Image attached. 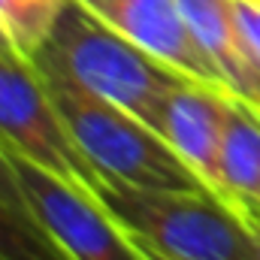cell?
Wrapping results in <instances>:
<instances>
[{"mask_svg":"<svg viewBox=\"0 0 260 260\" xmlns=\"http://www.w3.org/2000/svg\"><path fill=\"white\" fill-rule=\"evenodd\" d=\"M34 64L70 76L76 85L127 109L151 130L164 97L182 79H191L103 24L79 0L64 3L49 40L34 55Z\"/></svg>","mask_w":260,"mask_h":260,"instance_id":"cell-1","label":"cell"},{"mask_svg":"<svg viewBox=\"0 0 260 260\" xmlns=\"http://www.w3.org/2000/svg\"><path fill=\"white\" fill-rule=\"evenodd\" d=\"M34 64V61H30ZM52 103L58 106L67 130L82 154L91 160L103 182L136 188H176L209 191L200 176L173 151V145L127 109L91 94L70 76L46 64H34Z\"/></svg>","mask_w":260,"mask_h":260,"instance_id":"cell-2","label":"cell"},{"mask_svg":"<svg viewBox=\"0 0 260 260\" xmlns=\"http://www.w3.org/2000/svg\"><path fill=\"white\" fill-rule=\"evenodd\" d=\"M97 200L136 242L167 260H257L254 230L212 191L103 182Z\"/></svg>","mask_w":260,"mask_h":260,"instance_id":"cell-3","label":"cell"},{"mask_svg":"<svg viewBox=\"0 0 260 260\" xmlns=\"http://www.w3.org/2000/svg\"><path fill=\"white\" fill-rule=\"evenodd\" d=\"M0 142L88 197H100L103 179L76 145L37 67L0 55Z\"/></svg>","mask_w":260,"mask_h":260,"instance_id":"cell-4","label":"cell"},{"mask_svg":"<svg viewBox=\"0 0 260 260\" xmlns=\"http://www.w3.org/2000/svg\"><path fill=\"white\" fill-rule=\"evenodd\" d=\"M6 154L34 218L73 260H148L139 242L103 209L100 200L76 191L12 148H6Z\"/></svg>","mask_w":260,"mask_h":260,"instance_id":"cell-5","label":"cell"},{"mask_svg":"<svg viewBox=\"0 0 260 260\" xmlns=\"http://www.w3.org/2000/svg\"><path fill=\"white\" fill-rule=\"evenodd\" d=\"M230 97L233 94L221 85L182 79L164 97L160 112H157V124H154V130L173 145V151L200 176V182L221 200H224L221 139H224Z\"/></svg>","mask_w":260,"mask_h":260,"instance_id":"cell-6","label":"cell"},{"mask_svg":"<svg viewBox=\"0 0 260 260\" xmlns=\"http://www.w3.org/2000/svg\"><path fill=\"white\" fill-rule=\"evenodd\" d=\"M79 3L88 12H94L103 24H109L130 43L154 55L157 61L176 67L179 73L197 82L224 88L215 64L197 46L179 0H79Z\"/></svg>","mask_w":260,"mask_h":260,"instance_id":"cell-7","label":"cell"},{"mask_svg":"<svg viewBox=\"0 0 260 260\" xmlns=\"http://www.w3.org/2000/svg\"><path fill=\"white\" fill-rule=\"evenodd\" d=\"M197 46L215 64L224 88L260 109V67L248 55L230 0H179Z\"/></svg>","mask_w":260,"mask_h":260,"instance_id":"cell-8","label":"cell"},{"mask_svg":"<svg viewBox=\"0 0 260 260\" xmlns=\"http://www.w3.org/2000/svg\"><path fill=\"white\" fill-rule=\"evenodd\" d=\"M221 185L224 200L245 218L260 224V109L230 97L221 139Z\"/></svg>","mask_w":260,"mask_h":260,"instance_id":"cell-9","label":"cell"},{"mask_svg":"<svg viewBox=\"0 0 260 260\" xmlns=\"http://www.w3.org/2000/svg\"><path fill=\"white\" fill-rule=\"evenodd\" d=\"M64 3L67 0H0V21L24 61H34L43 49Z\"/></svg>","mask_w":260,"mask_h":260,"instance_id":"cell-10","label":"cell"},{"mask_svg":"<svg viewBox=\"0 0 260 260\" xmlns=\"http://www.w3.org/2000/svg\"><path fill=\"white\" fill-rule=\"evenodd\" d=\"M0 260H73L40 221L0 200Z\"/></svg>","mask_w":260,"mask_h":260,"instance_id":"cell-11","label":"cell"},{"mask_svg":"<svg viewBox=\"0 0 260 260\" xmlns=\"http://www.w3.org/2000/svg\"><path fill=\"white\" fill-rule=\"evenodd\" d=\"M233 3V15L242 34V43L248 49V55L260 67V0H230Z\"/></svg>","mask_w":260,"mask_h":260,"instance_id":"cell-12","label":"cell"},{"mask_svg":"<svg viewBox=\"0 0 260 260\" xmlns=\"http://www.w3.org/2000/svg\"><path fill=\"white\" fill-rule=\"evenodd\" d=\"M0 200H3L6 206H12L15 212L34 218V212H30V206H27V200H24V191H21V182H18V176H15V167H12V160H9V154H6V148H3V142H0ZM34 221H37V218H34Z\"/></svg>","mask_w":260,"mask_h":260,"instance_id":"cell-13","label":"cell"},{"mask_svg":"<svg viewBox=\"0 0 260 260\" xmlns=\"http://www.w3.org/2000/svg\"><path fill=\"white\" fill-rule=\"evenodd\" d=\"M0 55H15V58H21V55L15 52V46H12V40H9V34H6V27H3V21H0Z\"/></svg>","mask_w":260,"mask_h":260,"instance_id":"cell-14","label":"cell"},{"mask_svg":"<svg viewBox=\"0 0 260 260\" xmlns=\"http://www.w3.org/2000/svg\"><path fill=\"white\" fill-rule=\"evenodd\" d=\"M139 248H142V251H145V257H148V260H167V257H160V254H157V251H151V248H148V245H142V242H139Z\"/></svg>","mask_w":260,"mask_h":260,"instance_id":"cell-15","label":"cell"},{"mask_svg":"<svg viewBox=\"0 0 260 260\" xmlns=\"http://www.w3.org/2000/svg\"><path fill=\"white\" fill-rule=\"evenodd\" d=\"M251 230H254V239H257V260H260V224H254Z\"/></svg>","mask_w":260,"mask_h":260,"instance_id":"cell-16","label":"cell"}]
</instances>
